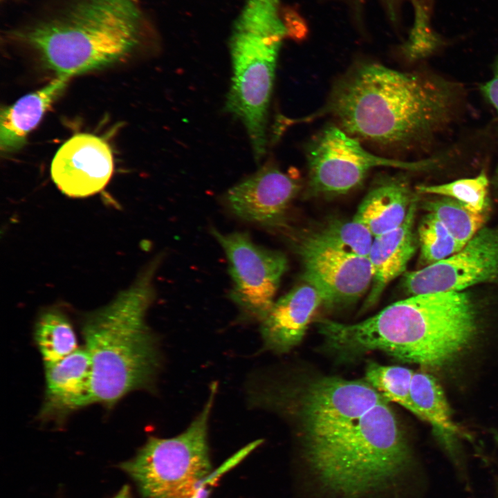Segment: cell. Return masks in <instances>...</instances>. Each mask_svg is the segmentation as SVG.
Masks as SVG:
<instances>
[{
    "label": "cell",
    "instance_id": "44dd1931",
    "mask_svg": "<svg viewBox=\"0 0 498 498\" xmlns=\"http://www.w3.org/2000/svg\"><path fill=\"white\" fill-rule=\"evenodd\" d=\"M302 235L324 246L367 257L374 239L363 224L353 219H331Z\"/></svg>",
    "mask_w": 498,
    "mask_h": 498
},
{
    "label": "cell",
    "instance_id": "d4e9b609",
    "mask_svg": "<svg viewBox=\"0 0 498 498\" xmlns=\"http://www.w3.org/2000/svg\"><path fill=\"white\" fill-rule=\"evenodd\" d=\"M420 262L423 267L435 264L459 251L462 247L443 223L428 212L418 228Z\"/></svg>",
    "mask_w": 498,
    "mask_h": 498
},
{
    "label": "cell",
    "instance_id": "9c48e42d",
    "mask_svg": "<svg viewBox=\"0 0 498 498\" xmlns=\"http://www.w3.org/2000/svg\"><path fill=\"white\" fill-rule=\"evenodd\" d=\"M306 155L308 191L314 196L347 194L359 187L375 167L416 169L422 166L374 155L358 139L334 125L326 127L311 140Z\"/></svg>",
    "mask_w": 498,
    "mask_h": 498
},
{
    "label": "cell",
    "instance_id": "7a4b0ae2",
    "mask_svg": "<svg viewBox=\"0 0 498 498\" xmlns=\"http://www.w3.org/2000/svg\"><path fill=\"white\" fill-rule=\"evenodd\" d=\"M460 98L459 86L438 75L368 62L341 77L326 104L308 118L331 114L358 140L408 151L450 123Z\"/></svg>",
    "mask_w": 498,
    "mask_h": 498
},
{
    "label": "cell",
    "instance_id": "5b68a950",
    "mask_svg": "<svg viewBox=\"0 0 498 498\" xmlns=\"http://www.w3.org/2000/svg\"><path fill=\"white\" fill-rule=\"evenodd\" d=\"M141 15L132 0H78L56 17L21 34L57 76L100 69L138 47Z\"/></svg>",
    "mask_w": 498,
    "mask_h": 498
},
{
    "label": "cell",
    "instance_id": "484cf974",
    "mask_svg": "<svg viewBox=\"0 0 498 498\" xmlns=\"http://www.w3.org/2000/svg\"><path fill=\"white\" fill-rule=\"evenodd\" d=\"M261 443V441L257 440L248 444L232 456L231 458L228 459L216 470L212 471L200 481L191 498H208L211 488L214 483H216L218 478L228 470L233 468Z\"/></svg>",
    "mask_w": 498,
    "mask_h": 498
},
{
    "label": "cell",
    "instance_id": "30bf717a",
    "mask_svg": "<svg viewBox=\"0 0 498 498\" xmlns=\"http://www.w3.org/2000/svg\"><path fill=\"white\" fill-rule=\"evenodd\" d=\"M498 281V228H481L459 251L435 264L406 273L402 287L410 296L459 292Z\"/></svg>",
    "mask_w": 498,
    "mask_h": 498
},
{
    "label": "cell",
    "instance_id": "ac0fdd59",
    "mask_svg": "<svg viewBox=\"0 0 498 498\" xmlns=\"http://www.w3.org/2000/svg\"><path fill=\"white\" fill-rule=\"evenodd\" d=\"M69 77L59 75L47 85L4 107L0 116V149L10 154L21 149L28 134L63 93Z\"/></svg>",
    "mask_w": 498,
    "mask_h": 498
},
{
    "label": "cell",
    "instance_id": "9a60e30c",
    "mask_svg": "<svg viewBox=\"0 0 498 498\" xmlns=\"http://www.w3.org/2000/svg\"><path fill=\"white\" fill-rule=\"evenodd\" d=\"M45 367L46 393L40 415L59 418L91 403V364L84 347Z\"/></svg>",
    "mask_w": 498,
    "mask_h": 498
},
{
    "label": "cell",
    "instance_id": "603a6c76",
    "mask_svg": "<svg viewBox=\"0 0 498 498\" xmlns=\"http://www.w3.org/2000/svg\"><path fill=\"white\" fill-rule=\"evenodd\" d=\"M414 371L401 366H385L370 362L365 380L389 402H394L413 413L410 387Z\"/></svg>",
    "mask_w": 498,
    "mask_h": 498
},
{
    "label": "cell",
    "instance_id": "52a82bcc",
    "mask_svg": "<svg viewBox=\"0 0 498 498\" xmlns=\"http://www.w3.org/2000/svg\"><path fill=\"white\" fill-rule=\"evenodd\" d=\"M216 390L214 382L203 409L182 433L149 437L133 458L120 465L144 498H191L212 471L208 425Z\"/></svg>",
    "mask_w": 498,
    "mask_h": 498
},
{
    "label": "cell",
    "instance_id": "ba28073f",
    "mask_svg": "<svg viewBox=\"0 0 498 498\" xmlns=\"http://www.w3.org/2000/svg\"><path fill=\"white\" fill-rule=\"evenodd\" d=\"M211 234L228 258L232 280L230 298L244 320L261 322L274 304L288 269L286 256L256 244L244 232L223 233L212 228Z\"/></svg>",
    "mask_w": 498,
    "mask_h": 498
},
{
    "label": "cell",
    "instance_id": "d6986e66",
    "mask_svg": "<svg viewBox=\"0 0 498 498\" xmlns=\"http://www.w3.org/2000/svg\"><path fill=\"white\" fill-rule=\"evenodd\" d=\"M410 399L413 414L429 423L439 435L450 439L459 433L444 392L433 376L422 371L414 373Z\"/></svg>",
    "mask_w": 498,
    "mask_h": 498
},
{
    "label": "cell",
    "instance_id": "2e32d148",
    "mask_svg": "<svg viewBox=\"0 0 498 498\" xmlns=\"http://www.w3.org/2000/svg\"><path fill=\"white\" fill-rule=\"evenodd\" d=\"M416 206L415 199L400 225L374 237L368 257L372 269V282L363 310L378 302L387 286L405 272L414 255L418 243L414 231Z\"/></svg>",
    "mask_w": 498,
    "mask_h": 498
},
{
    "label": "cell",
    "instance_id": "8992f818",
    "mask_svg": "<svg viewBox=\"0 0 498 498\" xmlns=\"http://www.w3.org/2000/svg\"><path fill=\"white\" fill-rule=\"evenodd\" d=\"M288 33L277 0H247L232 30L233 75L226 108L243 122L257 160L266 152L268 109Z\"/></svg>",
    "mask_w": 498,
    "mask_h": 498
},
{
    "label": "cell",
    "instance_id": "6da1fadb",
    "mask_svg": "<svg viewBox=\"0 0 498 498\" xmlns=\"http://www.w3.org/2000/svg\"><path fill=\"white\" fill-rule=\"evenodd\" d=\"M298 415L310 468L338 495L357 498L382 490L409 463L396 414L365 380H315L301 395Z\"/></svg>",
    "mask_w": 498,
    "mask_h": 498
},
{
    "label": "cell",
    "instance_id": "5bb4252c",
    "mask_svg": "<svg viewBox=\"0 0 498 498\" xmlns=\"http://www.w3.org/2000/svg\"><path fill=\"white\" fill-rule=\"evenodd\" d=\"M322 306L317 290L304 281L275 301L260 322L264 349L277 353L290 351L301 342Z\"/></svg>",
    "mask_w": 498,
    "mask_h": 498
},
{
    "label": "cell",
    "instance_id": "7c38bea8",
    "mask_svg": "<svg viewBox=\"0 0 498 498\" xmlns=\"http://www.w3.org/2000/svg\"><path fill=\"white\" fill-rule=\"evenodd\" d=\"M300 185L272 163L230 188L224 196L229 210L239 219L275 228L282 227Z\"/></svg>",
    "mask_w": 498,
    "mask_h": 498
},
{
    "label": "cell",
    "instance_id": "cb8c5ba5",
    "mask_svg": "<svg viewBox=\"0 0 498 498\" xmlns=\"http://www.w3.org/2000/svg\"><path fill=\"white\" fill-rule=\"evenodd\" d=\"M489 181L482 172L474 178H462L440 185L416 187L419 194H435L454 199L472 212L486 214L489 207Z\"/></svg>",
    "mask_w": 498,
    "mask_h": 498
},
{
    "label": "cell",
    "instance_id": "7402d4cb",
    "mask_svg": "<svg viewBox=\"0 0 498 498\" xmlns=\"http://www.w3.org/2000/svg\"><path fill=\"white\" fill-rule=\"evenodd\" d=\"M423 205L443 223L462 248L483 228L486 221V214L472 212L461 202L448 196L431 198Z\"/></svg>",
    "mask_w": 498,
    "mask_h": 498
},
{
    "label": "cell",
    "instance_id": "3957f363",
    "mask_svg": "<svg viewBox=\"0 0 498 498\" xmlns=\"http://www.w3.org/2000/svg\"><path fill=\"white\" fill-rule=\"evenodd\" d=\"M317 329L342 353L380 351L403 362L437 367L470 343L477 321L470 296L452 291L412 295L354 324L322 319Z\"/></svg>",
    "mask_w": 498,
    "mask_h": 498
},
{
    "label": "cell",
    "instance_id": "4316f807",
    "mask_svg": "<svg viewBox=\"0 0 498 498\" xmlns=\"http://www.w3.org/2000/svg\"><path fill=\"white\" fill-rule=\"evenodd\" d=\"M481 90L483 95L498 113V57L495 62L492 78L481 86Z\"/></svg>",
    "mask_w": 498,
    "mask_h": 498
},
{
    "label": "cell",
    "instance_id": "f546056e",
    "mask_svg": "<svg viewBox=\"0 0 498 498\" xmlns=\"http://www.w3.org/2000/svg\"><path fill=\"white\" fill-rule=\"evenodd\" d=\"M132 1H136V0H132Z\"/></svg>",
    "mask_w": 498,
    "mask_h": 498
},
{
    "label": "cell",
    "instance_id": "277c9868",
    "mask_svg": "<svg viewBox=\"0 0 498 498\" xmlns=\"http://www.w3.org/2000/svg\"><path fill=\"white\" fill-rule=\"evenodd\" d=\"M160 260L156 259L126 293L84 320L82 333L91 364V403L111 408L127 394L154 385L161 354L145 317L154 298L152 276Z\"/></svg>",
    "mask_w": 498,
    "mask_h": 498
},
{
    "label": "cell",
    "instance_id": "4fadbf2b",
    "mask_svg": "<svg viewBox=\"0 0 498 498\" xmlns=\"http://www.w3.org/2000/svg\"><path fill=\"white\" fill-rule=\"evenodd\" d=\"M113 171V158L102 138L81 133L66 140L55 153L50 166L57 188L71 197H86L101 191Z\"/></svg>",
    "mask_w": 498,
    "mask_h": 498
},
{
    "label": "cell",
    "instance_id": "83f0119b",
    "mask_svg": "<svg viewBox=\"0 0 498 498\" xmlns=\"http://www.w3.org/2000/svg\"><path fill=\"white\" fill-rule=\"evenodd\" d=\"M112 498H131L129 487L124 486Z\"/></svg>",
    "mask_w": 498,
    "mask_h": 498
},
{
    "label": "cell",
    "instance_id": "ffe728a7",
    "mask_svg": "<svg viewBox=\"0 0 498 498\" xmlns=\"http://www.w3.org/2000/svg\"><path fill=\"white\" fill-rule=\"evenodd\" d=\"M34 337L44 365L57 362L78 349L72 325L58 311H46L39 317Z\"/></svg>",
    "mask_w": 498,
    "mask_h": 498
},
{
    "label": "cell",
    "instance_id": "f1b7e54d",
    "mask_svg": "<svg viewBox=\"0 0 498 498\" xmlns=\"http://www.w3.org/2000/svg\"><path fill=\"white\" fill-rule=\"evenodd\" d=\"M493 184L495 187V188L498 190V166L496 169L494 178H493Z\"/></svg>",
    "mask_w": 498,
    "mask_h": 498
},
{
    "label": "cell",
    "instance_id": "e0dca14e",
    "mask_svg": "<svg viewBox=\"0 0 498 498\" xmlns=\"http://www.w3.org/2000/svg\"><path fill=\"white\" fill-rule=\"evenodd\" d=\"M415 199L405 176H382L362 199L353 219L376 237L400 225Z\"/></svg>",
    "mask_w": 498,
    "mask_h": 498
},
{
    "label": "cell",
    "instance_id": "8fae6325",
    "mask_svg": "<svg viewBox=\"0 0 498 498\" xmlns=\"http://www.w3.org/2000/svg\"><path fill=\"white\" fill-rule=\"evenodd\" d=\"M295 248L303 267V280L315 288L329 309L356 303L369 290L372 269L367 257L347 253L302 235Z\"/></svg>",
    "mask_w": 498,
    "mask_h": 498
}]
</instances>
